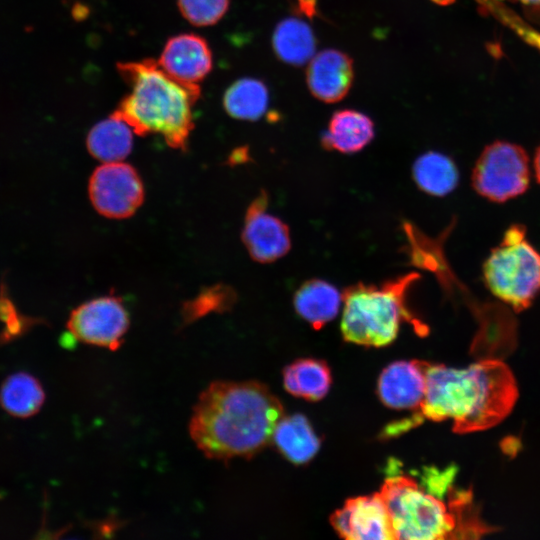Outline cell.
Wrapping results in <instances>:
<instances>
[{
  "mask_svg": "<svg viewBox=\"0 0 540 540\" xmlns=\"http://www.w3.org/2000/svg\"><path fill=\"white\" fill-rule=\"evenodd\" d=\"M373 121L364 113L344 109L336 111L321 142L325 149L353 154L366 147L374 138Z\"/></svg>",
  "mask_w": 540,
  "mask_h": 540,
  "instance_id": "16",
  "label": "cell"
},
{
  "mask_svg": "<svg viewBox=\"0 0 540 540\" xmlns=\"http://www.w3.org/2000/svg\"><path fill=\"white\" fill-rule=\"evenodd\" d=\"M379 493L395 539H475L493 530L481 519L468 490L451 491L445 504L423 491L412 478L394 476L384 482Z\"/></svg>",
  "mask_w": 540,
  "mask_h": 540,
  "instance_id": "4",
  "label": "cell"
},
{
  "mask_svg": "<svg viewBox=\"0 0 540 540\" xmlns=\"http://www.w3.org/2000/svg\"><path fill=\"white\" fill-rule=\"evenodd\" d=\"M171 77L187 84H198L212 69V52L206 40L193 33L171 37L158 60Z\"/></svg>",
  "mask_w": 540,
  "mask_h": 540,
  "instance_id": "12",
  "label": "cell"
},
{
  "mask_svg": "<svg viewBox=\"0 0 540 540\" xmlns=\"http://www.w3.org/2000/svg\"><path fill=\"white\" fill-rule=\"evenodd\" d=\"M517 385L509 367L485 359L465 368L426 365V390L414 420L453 421V431L464 434L500 423L517 400Z\"/></svg>",
  "mask_w": 540,
  "mask_h": 540,
  "instance_id": "2",
  "label": "cell"
},
{
  "mask_svg": "<svg viewBox=\"0 0 540 540\" xmlns=\"http://www.w3.org/2000/svg\"><path fill=\"white\" fill-rule=\"evenodd\" d=\"M237 300L236 291L227 284L203 288L194 298L183 303L181 314L184 323H191L212 312L229 311Z\"/></svg>",
  "mask_w": 540,
  "mask_h": 540,
  "instance_id": "24",
  "label": "cell"
},
{
  "mask_svg": "<svg viewBox=\"0 0 540 540\" xmlns=\"http://www.w3.org/2000/svg\"><path fill=\"white\" fill-rule=\"evenodd\" d=\"M482 270L489 291L516 312L529 308L540 293V252L521 224L508 227Z\"/></svg>",
  "mask_w": 540,
  "mask_h": 540,
  "instance_id": "6",
  "label": "cell"
},
{
  "mask_svg": "<svg viewBox=\"0 0 540 540\" xmlns=\"http://www.w3.org/2000/svg\"><path fill=\"white\" fill-rule=\"evenodd\" d=\"M268 194L262 190L246 210L242 241L250 257L259 263H272L291 248L289 227L267 212Z\"/></svg>",
  "mask_w": 540,
  "mask_h": 540,
  "instance_id": "10",
  "label": "cell"
},
{
  "mask_svg": "<svg viewBox=\"0 0 540 540\" xmlns=\"http://www.w3.org/2000/svg\"><path fill=\"white\" fill-rule=\"evenodd\" d=\"M45 400L39 381L25 372L10 375L0 389V404L9 414L27 418L37 413Z\"/></svg>",
  "mask_w": 540,
  "mask_h": 540,
  "instance_id": "22",
  "label": "cell"
},
{
  "mask_svg": "<svg viewBox=\"0 0 540 540\" xmlns=\"http://www.w3.org/2000/svg\"><path fill=\"white\" fill-rule=\"evenodd\" d=\"M471 180L474 190L492 202L504 203L516 198L529 187L528 154L517 144L495 141L479 155Z\"/></svg>",
  "mask_w": 540,
  "mask_h": 540,
  "instance_id": "7",
  "label": "cell"
},
{
  "mask_svg": "<svg viewBox=\"0 0 540 540\" xmlns=\"http://www.w3.org/2000/svg\"><path fill=\"white\" fill-rule=\"evenodd\" d=\"M133 129L113 113L95 124L86 138L89 153L103 163L124 160L133 148Z\"/></svg>",
  "mask_w": 540,
  "mask_h": 540,
  "instance_id": "17",
  "label": "cell"
},
{
  "mask_svg": "<svg viewBox=\"0 0 540 540\" xmlns=\"http://www.w3.org/2000/svg\"><path fill=\"white\" fill-rule=\"evenodd\" d=\"M117 70L130 91L113 114L138 135L159 134L170 147L186 150L198 84L174 79L153 59L118 63Z\"/></svg>",
  "mask_w": 540,
  "mask_h": 540,
  "instance_id": "3",
  "label": "cell"
},
{
  "mask_svg": "<svg viewBox=\"0 0 540 540\" xmlns=\"http://www.w3.org/2000/svg\"><path fill=\"white\" fill-rule=\"evenodd\" d=\"M272 45L280 60L300 66L313 58L316 39L311 27L305 21L290 17L276 26Z\"/></svg>",
  "mask_w": 540,
  "mask_h": 540,
  "instance_id": "20",
  "label": "cell"
},
{
  "mask_svg": "<svg viewBox=\"0 0 540 540\" xmlns=\"http://www.w3.org/2000/svg\"><path fill=\"white\" fill-rule=\"evenodd\" d=\"M353 78L352 59L335 49H326L314 55L306 72L310 92L325 103L342 100L348 94Z\"/></svg>",
  "mask_w": 540,
  "mask_h": 540,
  "instance_id": "13",
  "label": "cell"
},
{
  "mask_svg": "<svg viewBox=\"0 0 540 540\" xmlns=\"http://www.w3.org/2000/svg\"><path fill=\"white\" fill-rule=\"evenodd\" d=\"M534 170H535V176L540 184V147L536 150L535 157H534Z\"/></svg>",
  "mask_w": 540,
  "mask_h": 540,
  "instance_id": "27",
  "label": "cell"
},
{
  "mask_svg": "<svg viewBox=\"0 0 540 540\" xmlns=\"http://www.w3.org/2000/svg\"><path fill=\"white\" fill-rule=\"evenodd\" d=\"M282 417L280 401L264 384L217 381L199 396L189 433L208 458L251 457L272 440Z\"/></svg>",
  "mask_w": 540,
  "mask_h": 540,
  "instance_id": "1",
  "label": "cell"
},
{
  "mask_svg": "<svg viewBox=\"0 0 540 540\" xmlns=\"http://www.w3.org/2000/svg\"><path fill=\"white\" fill-rule=\"evenodd\" d=\"M517 1L522 2L524 4H528V5L540 4V0H517Z\"/></svg>",
  "mask_w": 540,
  "mask_h": 540,
  "instance_id": "28",
  "label": "cell"
},
{
  "mask_svg": "<svg viewBox=\"0 0 540 540\" xmlns=\"http://www.w3.org/2000/svg\"><path fill=\"white\" fill-rule=\"evenodd\" d=\"M420 275L410 272L380 285L356 283L342 293L343 312L341 332L351 343L383 347L397 337L403 320L412 323L418 331L419 324L407 305V293Z\"/></svg>",
  "mask_w": 540,
  "mask_h": 540,
  "instance_id": "5",
  "label": "cell"
},
{
  "mask_svg": "<svg viewBox=\"0 0 540 540\" xmlns=\"http://www.w3.org/2000/svg\"><path fill=\"white\" fill-rule=\"evenodd\" d=\"M335 531L348 540H394L387 507L379 492L348 499L331 516Z\"/></svg>",
  "mask_w": 540,
  "mask_h": 540,
  "instance_id": "11",
  "label": "cell"
},
{
  "mask_svg": "<svg viewBox=\"0 0 540 540\" xmlns=\"http://www.w3.org/2000/svg\"><path fill=\"white\" fill-rule=\"evenodd\" d=\"M268 89L257 79L242 78L234 82L223 96V106L233 118L254 121L267 110Z\"/></svg>",
  "mask_w": 540,
  "mask_h": 540,
  "instance_id": "23",
  "label": "cell"
},
{
  "mask_svg": "<svg viewBox=\"0 0 540 540\" xmlns=\"http://www.w3.org/2000/svg\"><path fill=\"white\" fill-rule=\"evenodd\" d=\"M130 325L122 298L106 295L91 299L75 308L69 317V332L86 344L117 349Z\"/></svg>",
  "mask_w": 540,
  "mask_h": 540,
  "instance_id": "9",
  "label": "cell"
},
{
  "mask_svg": "<svg viewBox=\"0 0 540 540\" xmlns=\"http://www.w3.org/2000/svg\"><path fill=\"white\" fill-rule=\"evenodd\" d=\"M331 372L327 364L317 359H299L283 372L285 389L292 395L316 401L323 398L331 385Z\"/></svg>",
  "mask_w": 540,
  "mask_h": 540,
  "instance_id": "21",
  "label": "cell"
},
{
  "mask_svg": "<svg viewBox=\"0 0 540 540\" xmlns=\"http://www.w3.org/2000/svg\"><path fill=\"white\" fill-rule=\"evenodd\" d=\"M183 17L195 26L217 23L227 12L229 0H178Z\"/></svg>",
  "mask_w": 540,
  "mask_h": 540,
  "instance_id": "25",
  "label": "cell"
},
{
  "mask_svg": "<svg viewBox=\"0 0 540 540\" xmlns=\"http://www.w3.org/2000/svg\"><path fill=\"white\" fill-rule=\"evenodd\" d=\"M301 13L309 18H313L317 13V0H297Z\"/></svg>",
  "mask_w": 540,
  "mask_h": 540,
  "instance_id": "26",
  "label": "cell"
},
{
  "mask_svg": "<svg viewBox=\"0 0 540 540\" xmlns=\"http://www.w3.org/2000/svg\"><path fill=\"white\" fill-rule=\"evenodd\" d=\"M412 177L423 192L431 196L443 197L457 187L459 170L449 156L436 151H428L414 161Z\"/></svg>",
  "mask_w": 540,
  "mask_h": 540,
  "instance_id": "19",
  "label": "cell"
},
{
  "mask_svg": "<svg viewBox=\"0 0 540 540\" xmlns=\"http://www.w3.org/2000/svg\"><path fill=\"white\" fill-rule=\"evenodd\" d=\"M342 301L333 284L317 278L303 282L293 296L297 314L316 330L337 316Z\"/></svg>",
  "mask_w": 540,
  "mask_h": 540,
  "instance_id": "15",
  "label": "cell"
},
{
  "mask_svg": "<svg viewBox=\"0 0 540 540\" xmlns=\"http://www.w3.org/2000/svg\"><path fill=\"white\" fill-rule=\"evenodd\" d=\"M89 198L104 217L123 219L132 216L144 200V185L137 170L122 161L103 163L89 180Z\"/></svg>",
  "mask_w": 540,
  "mask_h": 540,
  "instance_id": "8",
  "label": "cell"
},
{
  "mask_svg": "<svg viewBox=\"0 0 540 540\" xmlns=\"http://www.w3.org/2000/svg\"><path fill=\"white\" fill-rule=\"evenodd\" d=\"M423 361H397L381 373L377 390L380 400L394 409H419L426 390Z\"/></svg>",
  "mask_w": 540,
  "mask_h": 540,
  "instance_id": "14",
  "label": "cell"
},
{
  "mask_svg": "<svg viewBox=\"0 0 540 540\" xmlns=\"http://www.w3.org/2000/svg\"><path fill=\"white\" fill-rule=\"evenodd\" d=\"M272 440L277 449L296 464L311 460L320 446L318 436L301 414L282 417L275 426Z\"/></svg>",
  "mask_w": 540,
  "mask_h": 540,
  "instance_id": "18",
  "label": "cell"
}]
</instances>
